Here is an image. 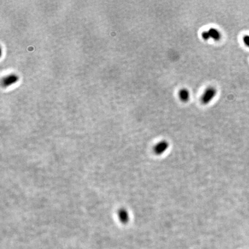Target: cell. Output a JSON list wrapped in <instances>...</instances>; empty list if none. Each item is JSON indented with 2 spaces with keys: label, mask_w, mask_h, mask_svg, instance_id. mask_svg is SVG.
Wrapping results in <instances>:
<instances>
[{
  "label": "cell",
  "mask_w": 249,
  "mask_h": 249,
  "mask_svg": "<svg viewBox=\"0 0 249 249\" xmlns=\"http://www.w3.org/2000/svg\"><path fill=\"white\" fill-rule=\"evenodd\" d=\"M217 94L216 90L213 87H208L203 92L201 97V102L203 105H208L215 98Z\"/></svg>",
  "instance_id": "obj_1"
},
{
  "label": "cell",
  "mask_w": 249,
  "mask_h": 249,
  "mask_svg": "<svg viewBox=\"0 0 249 249\" xmlns=\"http://www.w3.org/2000/svg\"><path fill=\"white\" fill-rule=\"evenodd\" d=\"M243 42L244 44V45L247 46V47H249V35H245L243 36Z\"/></svg>",
  "instance_id": "obj_6"
},
{
  "label": "cell",
  "mask_w": 249,
  "mask_h": 249,
  "mask_svg": "<svg viewBox=\"0 0 249 249\" xmlns=\"http://www.w3.org/2000/svg\"><path fill=\"white\" fill-rule=\"evenodd\" d=\"M169 146V144L167 141H161L159 142L154 147L153 151L155 154L157 155H162L165 151L167 150Z\"/></svg>",
  "instance_id": "obj_2"
},
{
  "label": "cell",
  "mask_w": 249,
  "mask_h": 249,
  "mask_svg": "<svg viewBox=\"0 0 249 249\" xmlns=\"http://www.w3.org/2000/svg\"><path fill=\"white\" fill-rule=\"evenodd\" d=\"M119 218L121 222L126 223L129 221V215L126 210H121L119 212Z\"/></svg>",
  "instance_id": "obj_5"
},
{
  "label": "cell",
  "mask_w": 249,
  "mask_h": 249,
  "mask_svg": "<svg viewBox=\"0 0 249 249\" xmlns=\"http://www.w3.org/2000/svg\"><path fill=\"white\" fill-rule=\"evenodd\" d=\"M201 37L203 40H210V34L208 33V31H204L202 33H201Z\"/></svg>",
  "instance_id": "obj_7"
},
{
  "label": "cell",
  "mask_w": 249,
  "mask_h": 249,
  "mask_svg": "<svg viewBox=\"0 0 249 249\" xmlns=\"http://www.w3.org/2000/svg\"><path fill=\"white\" fill-rule=\"evenodd\" d=\"M178 97L183 102H187L190 99V92L187 89H181L178 92Z\"/></svg>",
  "instance_id": "obj_4"
},
{
  "label": "cell",
  "mask_w": 249,
  "mask_h": 249,
  "mask_svg": "<svg viewBox=\"0 0 249 249\" xmlns=\"http://www.w3.org/2000/svg\"><path fill=\"white\" fill-rule=\"evenodd\" d=\"M210 34V38L215 41H219L222 38V33L219 30L215 28H210L208 30Z\"/></svg>",
  "instance_id": "obj_3"
}]
</instances>
